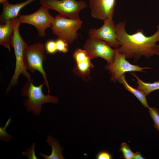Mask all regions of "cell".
<instances>
[{
	"label": "cell",
	"mask_w": 159,
	"mask_h": 159,
	"mask_svg": "<svg viewBox=\"0 0 159 159\" xmlns=\"http://www.w3.org/2000/svg\"><path fill=\"white\" fill-rule=\"evenodd\" d=\"M14 30L12 19L0 25V44L4 46L9 51L10 46H12Z\"/></svg>",
	"instance_id": "cell-14"
},
{
	"label": "cell",
	"mask_w": 159,
	"mask_h": 159,
	"mask_svg": "<svg viewBox=\"0 0 159 159\" xmlns=\"http://www.w3.org/2000/svg\"><path fill=\"white\" fill-rule=\"evenodd\" d=\"M73 57L76 62L74 73L84 80L88 81L90 78V70L94 67L90 56L85 49H78L74 51Z\"/></svg>",
	"instance_id": "cell-12"
},
{
	"label": "cell",
	"mask_w": 159,
	"mask_h": 159,
	"mask_svg": "<svg viewBox=\"0 0 159 159\" xmlns=\"http://www.w3.org/2000/svg\"><path fill=\"white\" fill-rule=\"evenodd\" d=\"M46 50L44 45L40 42L27 46L25 48L23 56V62L26 69L34 73L36 71L42 74L44 80L43 84L48 89L50 88L47 79L46 74L43 67V62L45 60Z\"/></svg>",
	"instance_id": "cell-4"
},
{
	"label": "cell",
	"mask_w": 159,
	"mask_h": 159,
	"mask_svg": "<svg viewBox=\"0 0 159 159\" xmlns=\"http://www.w3.org/2000/svg\"><path fill=\"white\" fill-rule=\"evenodd\" d=\"M35 143H33L29 149L22 152V154L24 156H26L28 159H37L35 155Z\"/></svg>",
	"instance_id": "cell-22"
},
{
	"label": "cell",
	"mask_w": 159,
	"mask_h": 159,
	"mask_svg": "<svg viewBox=\"0 0 159 159\" xmlns=\"http://www.w3.org/2000/svg\"><path fill=\"white\" fill-rule=\"evenodd\" d=\"M83 47L92 59L101 57L105 60L108 64L112 63L114 60L116 50L103 40L89 38Z\"/></svg>",
	"instance_id": "cell-9"
},
{
	"label": "cell",
	"mask_w": 159,
	"mask_h": 159,
	"mask_svg": "<svg viewBox=\"0 0 159 159\" xmlns=\"http://www.w3.org/2000/svg\"><path fill=\"white\" fill-rule=\"evenodd\" d=\"M117 81L122 84L127 90L135 96L145 107H149L146 98V96L141 90L135 89L129 84L126 80L125 74L120 77Z\"/></svg>",
	"instance_id": "cell-16"
},
{
	"label": "cell",
	"mask_w": 159,
	"mask_h": 159,
	"mask_svg": "<svg viewBox=\"0 0 159 159\" xmlns=\"http://www.w3.org/2000/svg\"><path fill=\"white\" fill-rule=\"evenodd\" d=\"M57 51L66 53L68 52V43L59 39L56 41Z\"/></svg>",
	"instance_id": "cell-20"
},
{
	"label": "cell",
	"mask_w": 159,
	"mask_h": 159,
	"mask_svg": "<svg viewBox=\"0 0 159 159\" xmlns=\"http://www.w3.org/2000/svg\"><path fill=\"white\" fill-rule=\"evenodd\" d=\"M133 159H144V158L141 155V153L139 151H137L134 153Z\"/></svg>",
	"instance_id": "cell-24"
},
{
	"label": "cell",
	"mask_w": 159,
	"mask_h": 159,
	"mask_svg": "<svg viewBox=\"0 0 159 159\" xmlns=\"http://www.w3.org/2000/svg\"><path fill=\"white\" fill-rule=\"evenodd\" d=\"M46 141L47 144L51 146L52 152L49 155H45L42 153L39 155L45 159H64L65 158L62 154V151L64 148L61 147L58 141L55 138L48 135Z\"/></svg>",
	"instance_id": "cell-15"
},
{
	"label": "cell",
	"mask_w": 159,
	"mask_h": 159,
	"mask_svg": "<svg viewBox=\"0 0 159 159\" xmlns=\"http://www.w3.org/2000/svg\"><path fill=\"white\" fill-rule=\"evenodd\" d=\"M119 151L121 152L122 156L125 159H133L134 153L131 150L130 146L125 142L122 143Z\"/></svg>",
	"instance_id": "cell-18"
},
{
	"label": "cell",
	"mask_w": 159,
	"mask_h": 159,
	"mask_svg": "<svg viewBox=\"0 0 159 159\" xmlns=\"http://www.w3.org/2000/svg\"><path fill=\"white\" fill-rule=\"evenodd\" d=\"M42 5L57 11L59 15L67 18L80 19L79 12L87 7L86 2L83 0H39Z\"/></svg>",
	"instance_id": "cell-6"
},
{
	"label": "cell",
	"mask_w": 159,
	"mask_h": 159,
	"mask_svg": "<svg viewBox=\"0 0 159 159\" xmlns=\"http://www.w3.org/2000/svg\"><path fill=\"white\" fill-rule=\"evenodd\" d=\"M125 21H120L116 24V32L119 41V47L116 49L126 59H133L136 61L142 56L149 58L155 55L153 48L159 42V24L153 35L146 36L144 30L138 29L132 34H128L125 29Z\"/></svg>",
	"instance_id": "cell-1"
},
{
	"label": "cell",
	"mask_w": 159,
	"mask_h": 159,
	"mask_svg": "<svg viewBox=\"0 0 159 159\" xmlns=\"http://www.w3.org/2000/svg\"><path fill=\"white\" fill-rule=\"evenodd\" d=\"M33 82V80L28 79L21 90V94L22 96L27 97L23 101L27 111L31 112L37 116L40 115L43 104L47 103L57 104L59 100L57 97L43 94V83L35 86Z\"/></svg>",
	"instance_id": "cell-2"
},
{
	"label": "cell",
	"mask_w": 159,
	"mask_h": 159,
	"mask_svg": "<svg viewBox=\"0 0 159 159\" xmlns=\"http://www.w3.org/2000/svg\"><path fill=\"white\" fill-rule=\"evenodd\" d=\"M148 112L154 123V127L159 132V114L158 109L155 107L148 108Z\"/></svg>",
	"instance_id": "cell-19"
},
{
	"label": "cell",
	"mask_w": 159,
	"mask_h": 159,
	"mask_svg": "<svg viewBox=\"0 0 159 159\" xmlns=\"http://www.w3.org/2000/svg\"><path fill=\"white\" fill-rule=\"evenodd\" d=\"M115 54L113 61L108 64L106 68L111 74V80L114 82L117 81L122 76L127 72H142L144 70L150 69V67H141L138 65L131 64L126 60L125 56L115 49Z\"/></svg>",
	"instance_id": "cell-8"
},
{
	"label": "cell",
	"mask_w": 159,
	"mask_h": 159,
	"mask_svg": "<svg viewBox=\"0 0 159 159\" xmlns=\"http://www.w3.org/2000/svg\"><path fill=\"white\" fill-rule=\"evenodd\" d=\"M50 9L48 7L42 6L35 12L27 15H20L18 18L21 23L31 24L35 27L40 37L46 35L45 30L47 28L52 27L54 17L49 13Z\"/></svg>",
	"instance_id": "cell-7"
},
{
	"label": "cell",
	"mask_w": 159,
	"mask_h": 159,
	"mask_svg": "<svg viewBox=\"0 0 159 159\" xmlns=\"http://www.w3.org/2000/svg\"><path fill=\"white\" fill-rule=\"evenodd\" d=\"M130 74L137 80L138 84L137 88L141 90L147 96L152 92L159 90V82L153 83L145 82L141 80L135 73L131 72Z\"/></svg>",
	"instance_id": "cell-17"
},
{
	"label": "cell",
	"mask_w": 159,
	"mask_h": 159,
	"mask_svg": "<svg viewBox=\"0 0 159 159\" xmlns=\"http://www.w3.org/2000/svg\"><path fill=\"white\" fill-rule=\"evenodd\" d=\"M153 51L155 55H159V44L155 45L153 48Z\"/></svg>",
	"instance_id": "cell-25"
},
{
	"label": "cell",
	"mask_w": 159,
	"mask_h": 159,
	"mask_svg": "<svg viewBox=\"0 0 159 159\" xmlns=\"http://www.w3.org/2000/svg\"><path fill=\"white\" fill-rule=\"evenodd\" d=\"M96 158L97 159H111L112 157L111 154L106 151L100 152L97 155Z\"/></svg>",
	"instance_id": "cell-23"
},
{
	"label": "cell",
	"mask_w": 159,
	"mask_h": 159,
	"mask_svg": "<svg viewBox=\"0 0 159 159\" xmlns=\"http://www.w3.org/2000/svg\"><path fill=\"white\" fill-rule=\"evenodd\" d=\"M103 25L98 29H91L88 31L89 38L99 39L104 41L111 47L116 49L120 46L116 25L113 20L104 21Z\"/></svg>",
	"instance_id": "cell-10"
},
{
	"label": "cell",
	"mask_w": 159,
	"mask_h": 159,
	"mask_svg": "<svg viewBox=\"0 0 159 159\" xmlns=\"http://www.w3.org/2000/svg\"><path fill=\"white\" fill-rule=\"evenodd\" d=\"M45 49L47 53L53 54L55 53L57 51L56 41L49 40L46 43Z\"/></svg>",
	"instance_id": "cell-21"
},
{
	"label": "cell",
	"mask_w": 159,
	"mask_h": 159,
	"mask_svg": "<svg viewBox=\"0 0 159 159\" xmlns=\"http://www.w3.org/2000/svg\"><path fill=\"white\" fill-rule=\"evenodd\" d=\"M12 20L14 30L12 46L14 51L16 64L14 73L7 88L6 92L10 90L12 86L18 83L19 77L21 74H23L28 79L31 78L30 74L27 72L24 64V52L28 44L24 41L19 34V28L21 23L18 17Z\"/></svg>",
	"instance_id": "cell-3"
},
{
	"label": "cell",
	"mask_w": 159,
	"mask_h": 159,
	"mask_svg": "<svg viewBox=\"0 0 159 159\" xmlns=\"http://www.w3.org/2000/svg\"><path fill=\"white\" fill-rule=\"evenodd\" d=\"M9 0H0V3L2 4V3L8 1Z\"/></svg>",
	"instance_id": "cell-26"
},
{
	"label": "cell",
	"mask_w": 159,
	"mask_h": 159,
	"mask_svg": "<svg viewBox=\"0 0 159 159\" xmlns=\"http://www.w3.org/2000/svg\"><path fill=\"white\" fill-rule=\"evenodd\" d=\"M36 0H26L22 3L12 4L8 1L2 3L3 10L0 16V24L17 17L21 10L27 5Z\"/></svg>",
	"instance_id": "cell-13"
},
{
	"label": "cell",
	"mask_w": 159,
	"mask_h": 159,
	"mask_svg": "<svg viewBox=\"0 0 159 159\" xmlns=\"http://www.w3.org/2000/svg\"><path fill=\"white\" fill-rule=\"evenodd\" d=\"M82 23L80 19H72L59 14L55 16L52 29L53 33L58 39L71 43L77 39V31L81 27Z\"/></svg>",
	"instance_id": "cell-5"
},
{
	"label": "cell",
	"mask_w": 159,
	"mask_h": 159,
	"mask_svg": "<svg viewBox=\"0 0 159 159\" xmlns=\"http://www.w3.org/2000/svg\"><path fill=\"white\" fill-rule=\"evenodd\" d=\"M116 0H89V7L92 16L103 20H113Z\"/></svg>",
	"instance_id": "cell-11"
}]
</instances>
